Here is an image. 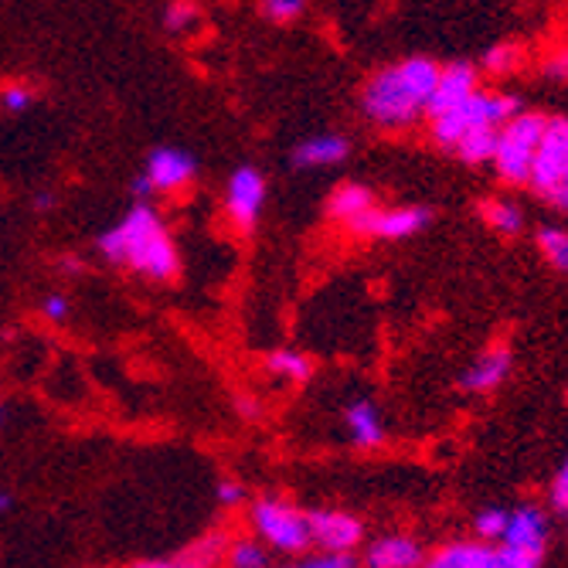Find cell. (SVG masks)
Instances as JSON below:
<instances>
[{"label":"cell","instance_id":"7c38bea8","mask_svg":"<svg viewBox=\"0 0 568 568\" xmlns=\"http://www.w3.org/2000/svg\"><path fill=\"white\" fill-rule=\"evenodd\" d=\"M474 89H477V72H474L467 62H453V65L439 69V79H436V89H433V95H429L426 116L433 120V116L453 110L456 102H463Z\"/></svg>","mask_w":568,"mask_h":568},{"label":"cell","instance_id":"8d00e7d4","mask_svg":"<svg viewBox=\"0 0 568 568\" xmlns=\"http://www.w3.org/2000/svg\"><path fill=\"white\" fill-rule=\"evenodd\" d=\"M62 270H65V273H79V263H75V260H65Z\"/></svg>","mask_w":568,"mask_h":568},{"label":"cell","instance_id":"7402d4cb","mask_svg":"<svg viewBox=\"0 0 568 568\" xmlns=\"http://www.w3.org/2000/svg\"><path fill=\"white\" fill-rule=\"evenodd\" d=\"M266 368L286 382H306L310 378V361L300 351H273L266 357Z\"/></svg>","mask_w":568,"mask_h":568},{"label":"cell","instance_id":"ffe728a7","mask_svg":"<svg viewBox=\"0 0 568 568\" xmlns=\"http://www.w3.org/2000/svg\"><path fill=\"white\" fill-rule=\"evenodd\" d=\"M484 222L500 235H518L525 229V212L514 201H487L484 204Z\"/></svg>","mask_w":568,"mask_h":568},{"label":"cell","instance_id":"ba28073f","mask_svg":"<svg viewBox=\"0 0 568 568\" xmlns=\"http://www.w3.org/2000/svg\"><path fill=\"white\" fill-rule=\"evenodd\" d=\"M263 204H266V178L255 171V168H239L229 181V191H225V212L229 219L248 232L255 222L263 215Z\"/></svg>","mask_w":568,"mask_h":568},{"label":"cell","instance_id":"9c48e42d","mask_svg":"<svg viewBox=\"0 0 568 568\" xmlns=\"http://www.w3.org/2000/svg\"><path fill=\"white\" fill-rule=\"evenodd\" d=\"M429 222H433L429 209H423V204H408V209H388V212L372 209L351 229L357 235H375V239H408V235H419Z\"/></svg>","mask_w":568,"mask_h":568},{"label":"cell","instance_id":"52a82bcc","mask_svg":"<svg viewBox=\"0 0 568 568\" xmlns=\"http://www.w3.org/2000/svg\"><path fill=\"white\" fill-rule=\"evenodd\" d=\"M565 174H568V120L555 116V120H545V133H541V143L535 153L528 184L535 187V194L551 201V194L558 191Z\"/></svg>","mask_w":568,"mask_h":568},{"label":"cell","instance_id":"5bb4252c","mask_svg":"<svg viewBox=\"0 0 568 568\" xmlns=\"http://www.w3.org/2000/svg\"><path fill=\"white\" fill-rule=\"evenodd\" d=\"M344 426L354 446L361 449H375L385 443V423H382V412L375 408V402L368 398H357L344 408Z\"/></svg>","mask_w":568,"mask_h":568},{"label":"cell","instance_id":"7a4b0ae2","mask_svg":"<svg viewBox=\"0 0 568 568\" xmlns=\"http://www.w3.org/2000/svg\"><path fill=\"white\" fill-rule=\"evenodd\" d=\"M436 79H439V69L429 59H408V62L388 65L365 85V92H361V110L378 126H388V130L408 126L426 113Z\"/></svg>","mask_w":568,"mask_h":568},{"label":"cell","instance_id":"e575fe53","mask_svg":"<svg viewBox=\"0 0 568 568\" xmlns=\"http://www.w3.org/2000/svg\"><path fill=\"white\" fill-rule=\"evenodd\" d=\"M34 209H38V212H48V209H51V194H38Z\"/></svg>","mask_w":568,"mask_h":568},{"label":"cell","instance_id":"9a60e30c","mask_svg":"<svg viewBox=\"0 0 568 568\" xmlns=\"http://www.w3.org/2000/svg\"><path fill=\"white\" fill-rule=\"evenodd\" d=\"M510 375V351L504 347H494L487 354H480L474 365L463 372L459 378V388H467V392H494L507 382Z\"/></svg>","mask_w":568,"mask_h":568},{"label":"cell","instance_id":"cb8c5ba5","mask_svg":"<svg viewBox=\"0 0 568 568\" xmlns=\"http://www.w3.org/2000/svg\"><path fill=\"white\" fill-rule=\"evenodd\" d=\"M507 518H510V514H507V510H500V507H487V510H480V514H477V521H474L477 538H484V541H497V538H504Z\"/></svg>","mask_w":568,"mask_h":568},{"label":"cell","instance_id":"d590c367","mask_svg":"<svg viewBox=\"0 0 568 568\" xmlns=\"http://www.w3.org/2000/svg\"><path fill=\"white\" fill-rule=\"evenodd\" d=\"M14 507V500H11V494H0V514H8Z\"/></svg>","mask_w":568,"mask_h":568},{"label":"cell","instance_id":"d6a6232c","mask_svg":"<svg viewBox=\"0 0 568 568\" xmlns=\"http://www.w3.org/2000/svg\"><path fill=\"white\" fill-rule=\"evenodd\" d=\"M215 494H219V500H222L225 507H235V504H242V500H245V487H242V484H235V480H219Z\"/></svg>","mask_w":568,"mask_h":568},{"label":"cell","instance_id":"30bf717a","mask_svg":"<svg viewBox=\"0 0 568 568\" xmlns=\"http://www.w3.org/2000/svg\"><path fill=\"white\" fill-rule=\"evenodd\" d=\"M306 525H310V545H317L324 551H354L361 538H365V525L344 510H310Z\"/></svg>","mask_w":568,"mask_h":568},{"label":"cell","instance_id":"44dd1931","mask_svg":"<svg viewBox=\"0 0 568 568\" xmlns=\"http://www.w3.org/2000/svg\"><path fill=\"white\" fill-rule=\"evenodd\" d=\"M222 551H225V535H204L194 545H187L184 555L168 558L164 565H215Z\"/></svg>","mask_w":568,"mask_h":568},{"label":"cell","instance_id":"8992f818","mask_svg":"<svg viewBox=\"0 0 568 568\" xmlns=\"http://www.w3.org/2000/svg\"><path fill=\"white\" fill-rule=\"evenodd\" d=\"M252 525L260 531V538L283 551V555H300L310 548V525L306 514H300L296 507L283 504V500H260L252 507Z\"/></svg>","mask_w":568,"mask_h":568},{"label":"cell","instance_id":"4fadbf2b","mask_svg":"<svg viewBox=\"0 0 568 568\" xmlns=\"http://www.w3.org/2000/svg\"><path fill=\"white\" fill-rule=\"evenodd\" d=\"M347 158V140L337 133H317V136H306L293 146L290 153V164L296 171H317V168H334Z\"/></svg>","mask_w":568,"mask_h":568},{"label":"cell","instance_id":"f546056e","mask_svg":"<svg viewBox=\"0 0 568 568\" xmlns=\"http://www.w3.org/2000/svg\"><path fill=\"white\" fill-rule=\"evenodd\" d=\"M300 561L306 568H351L354 565V555H347V551H327V555H303Z\"/></svg>","mask_w":568,"mask_h":568},{"label":"cell","instance_id":"e0dca14e","mask_svg":"<svg viewBox=\"0 0 568 568\" xmlns=\"http://www.w3.org/2000/svg\"><path fill=\"white\" fill-rule=\"evenodd\" d=\"M423 561L419 541H412L405 535H388L368 548V565L372 568H412Z\"/></svg>","mask_w":568,"mask_h":568},{"label":"cell","instance_id":"484cf974","mask_svg":"<svg viewBox=\"0 0 568 568\" xmlns=\"http://www.w3.org/2000/svg\"><path fill=\"white\" fill-rule=\"evenodd\" d=\"M303 8H306V0H263V4H260L263 18L273 21V24H290V21H296V18L303 14Z\"/></svg>","mask_w":568,"mask_h":568},{"label":"cell","instance_id":"6da1fadb","mask_svg":"<svg viewBox=\"0 0 568 568\" xmlns=\"http://www.w3.org/2000/svg\"><path fill=\"white\" fill-rule=\"evenodd\" d=\"M99 252L102 260H110L113 266L133 270L146 280L171 283L181 273V260L171 232L164 229L161 215L150 209L146 201H136L133 209L99 235Z\"/></svg>","mask_w":568,"mask_h":568},{"label":"cell","instance_id":"277c9868","mask_svg":"<svg viewBox=\"0 0 568 568\" xmlns=\"http://www.w3.org/2000/svg\"><path fill=\"white\" fill-rule=\"evenodd\" d=\"M545 133V116L538 113H514L500 130H497V146H494V171L507 184H528L535 153Z\"/></svg>","mask_w":568,"mask_h":568},{"label":"cell","instance_id":"d6986e66","mask_svg":"<svg viewBox=\"0 0 568 568\" xmlns=\"http://www.w3.org/2000/svg\"><path fill=\"white\" fill-rule=\"evenodd\" d=\"M497 130L500 126H484V130H470L453 150L459 153L463 164H490L494 161V146H497Z\"/></svg>","mask_w":568,"mask_h":568},{"label":"cell","instance_id":"2e32d148","mask_svg":"<svg viewBox=\"0 0 568 568\" xmlns=\"http://www.w3.org/2000/svg\"><path fill=\"white\" fill-rule=\"evenodd\" d=\"M436 568H497V548L490 541H453L429 558Z\"/></svg>","mask_w":568,"mask_h":568},{"label":"cell","instance_id":"603a6c76","mask_svg":"<svg viewBox=\"0 0 568 568\" xmlns=\"http://www.w3.org/2000/svg\"><path fill=\"white\" fill-rule=\"evenodd\" d=\"M538 248L558 273L568 276V232L565 229H541L538 232Z\"/></svg>","mask_w":568,"mask_h":568},{"label":"cell","instance_id":"4dcf8cb0","mask_svg":"<svg viewBox=\"0 0 568 568\" xmlns=\"http://www.w3.org/2000/svg\"><path fill=\"white\" fill-rule=\"evenodd\" d=\"M551 507L561 510V514H568V459H565L561 474H558L555 484H551Z\"/></svg>","mask_w":568,"mask_h":568},{"label":"cell","instance_id":"83f0119b","mask_svg":"<svg viewBox=\"0 0 568 568\" xmlns=\"http://www.w3.org/2000/svg\"><path fill=\"white\" fill-rule=\"evenodd\" d=\"M514 65H518V48H514V44H494L484 55V69L494 72V75L510 72Z\"/></svg>","mask_w":568,"mask_h":568},{"label":"cell","instance_id":"4316f807","mask_svg":"<svg viewBox=\"0 0 568 568\" xmlns=\"http://www.w3.org/2000/svg\"><path fill=\"white\" fill-rule=\"evenodd\" d=\"M229 561H232L235 568H263V565H270V555H266L263 545H255V541H239V545H232Z\"/></svg>","mask_w":568,"mask_h":568},{"label":"cell","instance_id":"3957f363","mask_svg":"<svg viewBox=\"0 0 568 568\" xmlns=\"http://www.w3.org/2000/svg\"><path fill=\"white\" fill-rule=\"evenodd\" d=\"M514 113H518V99H514V95H497V92L474 89L467 99L456 102L453 110L433 116V136H436L439 146L453 150L470 130L504 126Z\"/></svg>","mask_w":568,"mask_h":568},{"label":"cell","instance_id":"f1b7e54d","mask_svg":"<svg viewBox=\"0 0 568 568\" xmlns=\"http://www.w3.org/2000/svg\"><path fill=\"white\" fill-rule=\"evenodd\" d=\"M34 102L31 89L24 85H8V89H0V106H4L8 113H24L28 106Z\"/></svg>","mask_w":568,"mask_h":568},{"label":"cell","instance_id":"5b68a950","mask_svg":"<svg viewBox=\"0 0 568 568\" xmlns=\"http://www.w3.org/2000/svg\"><path fill=\"white\" fill-rule=\"evenodd\" d=\"M504 545L497 548V568H535L545 561V545H548V521L545 514L531 504L518 507L507 518L504 528Z\"/></svg>","mask_w":568,"mask_h":568},{"label":"cell","instance_id":"1f68e13d","mask_svg":"<svg viewBox=\"0 0 568 568\" xmlns=\"http://www.w3.org/2000/svg\"><path fill=\"white\" fill-rule=\"evenodd\" d=\"M41 310H44V317H48V321L62 324V321L69 317V300H65L62 293H51V296H44Z\"/></svg>","mask_w":568,"mask_h":568},{"label":"cell","instance_id":"836d02e7","mask_svg":"<svg viewBox=\"0 0 568 568\" xmlns=\"http://www.w3.org/2000/svg\"><path fill=\"white\" fill-rule=\"evenodd\" d=\"M153 191H158V187H153V181L146 178V171H143V174H136V178L130 181V194H133V197H140V201H143V197H150Z\"/></svg>","mask_w":568,"mask_h":568},{"label":"cell","instance_id":"8fae6325","mask_svg":"<svg viewBox=\"0 0 568 568\" xmlns=\"http://www.w3.org/2000/svg\"><path fill=\"white\" fill-rule=\"evenodd\" d=\"M146 178L153 181L158 191H178L184 187L187 181H194L197 174V161L191 158L187 150H178V146H158L146 158Z\"/></svg>","mask_w":568,"mask_h":568},{"label":"cell","instance_id":"ac0fdd59","mask_svg":"<svg viewBox=\"0 0 568 568\" xmlns=\"http://www.w3.org/2000/svg\"><path fill=\"white\" fill-rule=\"evenodd\" d=\"M372 209H375V194L368 187H361V184H341L327 201V215L334 222H344L347 229Z\"/></svg>","mask_w":568,"mask_h":568},{"label":"cell","instance_id":"d4e9b609","mask_svg":"<svg viewBox=\"0 0 568 568\" xmlns=\"http://www.w3.org/2000/svg\"><path fill=\"white\" fill-rule=\"evenodd\" d=\"M194 21H197V4H194V0H174V4L164 11V28L171 34H184Z\"/></svg>","mask_w":568,"mask_h":568},{"label":"cell","instance_id":"74e56055","mask_svg":"<svg viewBox=\"0 0 568 568\" xmlns=\"http://www.w3.org/2000/svg\"><path fill=\"white\" fill-rule=\"evenodd\" d=\"M0 423H4V408H0Z\"/></svg>","mask_w":568,"mask_h":568}]
</instances>
